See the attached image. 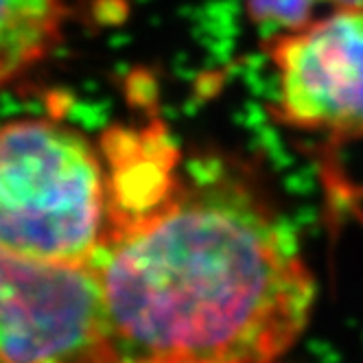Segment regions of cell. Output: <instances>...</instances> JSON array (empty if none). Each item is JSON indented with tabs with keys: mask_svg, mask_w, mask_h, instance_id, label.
I'll list each match as a JSON object with an SVG mask.
<instances>
[{
	"mask_svg": "<svg viewBox=\"0 0 363 363\" xmlns=\"http://www.w3.org/2000/svg\"><path fill=\"white\" fill-rule=\"evenodd\" d=\"M108 225L106 160L84 132L44 116L0 125V245L92 265Z\"/></svg>",
	"mask_w": 363,
	"mask_h": 363,
	"instance_id": "7a4b0ae2",
	"label": "cell"
},
{
	"mask_svg": "<svg viewBox=\"0 0 363 363\" xmlns=\"http://www.w3.org/2000/svg\"><path fill=\"white\" fill-rule=\"evenodd\" d=\"M320 13L333 11V9H340V7H350V5H359L363 0H315Z\"/></svg>",
	"mask_w": 363,
	"mask_h": 363,
	"instance_id": "8992f818",
	"label": "cell"
},
{
	"mask_svg": "<svg viewBox=\"0 0 363 363\" xmlns=\"http://www.w3.org/2000/svg\"><path fill=\"white\" fill-rule=\"evenodd\" d=\"M118 361L258 363L306 333L315 276L250 171L203 155L169 195L108 228L92 261Z\"/></svg>",
	"mask_w": 363,
	"mask_h": 363,
	"instance_id": "6da1fadb",
	"label": "cell"
},
{
	"mask_svg": "<svg viewBox=\"0 0 363 363\" xmlns=\"http://www.w3.org/2000/svg\"><path fill=\"white\" fill-rule=\"evenodd\" d=\"M70 18V0H0V90L53 53Z\"/></svg>",
	"mask_w": 363,
	"mask_h": 363,
	"instance_id": "5b68a950",
	"label": "cell"
},
{
	"mask_svg": "<svg viewBox=\"0 0 363 363\" xmlns=\"http://www.w3.org/2000/svg\"><path fill=\"white\" fill-rule=\"evenodd\" d=\"M118 361L92 265L0 245V363Z\"/></svg>",
	"mask_w": 363,
	"mask_h": 363,
	"instance_id": "3957f363",
	"label": "cell"
},
{
	"mask_svg": "<svg viewBox=\"0 0 363 363\" xmlns=\"http://www.w3.org/2000/svg\"><path fill=\"white\" fill-rule=\"evenodd\" d=\"M276 77L272 114L298 132L363 140V3L322 13L265 42Z\"/></svg>",
	"mask_w": 363,
	"mask_h": 363,
	"instance_id": "277c9868",
	"label": "cell"
}]
</instances>
